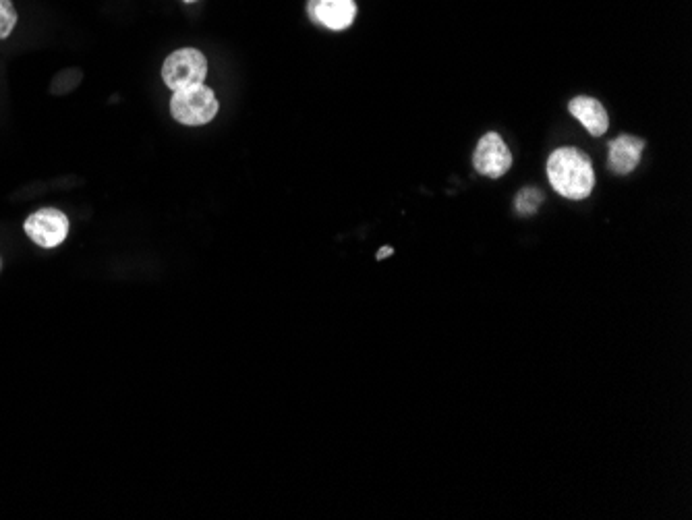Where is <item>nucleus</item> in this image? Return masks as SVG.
Wrapping results in <instances>:
<instances>
[{"instance_id": "nucleus-1", "label": "nucleus", "mask_w": 692, "mask_h": 520, "mask_svg": "<svg viewBox=\"0 0 692 520\" xmlns=\"http://www.w3.org/2000/svg\"><path fill=\"white\" fill-rule=\"evenodd\" d=\"M547 179L562 197L581 201L595 187L591 158L576 148H560L547 160Z\"/></svg>"}, {"instance_id": "nucleus-8", "label": "nucleus", "mask_w": 692, "mask_h": 520, "mask_svg": "<svg viewBox=\"0 0 692 520\" xmlns=\"http://www.w3.org/2000/svg\"><path fill=\"white\" fill-rule=\"evenodd\" d=\"M568 110H570L572 117L579 121L593 137L605 135V131H608V127H610L608 112H605L601 102H597L595 98H589V96L574 98L570 102Z\"/></svg>"}, {"instance_id": "nucleus-3", "label": "nucleus", "mask_w": 692, "mask_h": 520, "mask_svg": "<svg viewBox=\"0 0 692 520\" xmlns=\"http://www.w3.org/2000/svg\"><path fill=\"white\" fill-rule=\"evenodd\" d=\"M208 77L206 56L195 48H181L172 52L162 65V79L172 92L204 83Z\"/></svg>"}, {"instance_id": "nucleus-7", "label": "nucleus", "mask_w": 692, "mask_h": 520, "mask_svg": "<svg viewBox=\"0 0 692 520\" xmlns=\"http://www.w3.org/2000/svg\"><path fill=\"white\" fill-rule=\"evenodd\" d=\"M647 143L634 135H620L610 141V168L618 175H628L639 166Z\"/></svg>"}, {"instance_id": "nucleus-6", "label": "nucleus", "mask_w": 692, "mask_h": 520, "mask_svg": "<svg viewBox=\"0 0 692 520\" xmlns=\"http://www.w3.org/2000/svg\"><path fill=\"white\" fill-rule=\"evenodd\" d=\"M313 21H320L328 30L342 32L351 27L357 15L355 0H309Z\"/></svg>"}, {"instance_id": "nucleus-9", "label": "nucleus", "mask_w": 692, "mask_h": 520, "mask_svg": "<svg viewBox=\"0 0 692 520\" xmlns=\"http://www.w3.org/2000/svg\"><path fill=\"white\" fill-rule=\"evenodd\" d=\"M17 25V11L11 0H0V40L11 36Z\"/></svg>"}, {"instance_id": "nucleus-5", "label": "nucleus", "mask_w": 692, "mask_h": 520, "mask_svg": "<svg viewBox=\"0 0 692 520\" xmlns=\"http://www.w3.org/2000/svg\"><path fill=\"white\" fill-rule=\"evenodd\" d=\"M473 164L479 175L500 179L512 166V154L498 133H487L477 143Z\"/></svg>"}, {"instance_id": "nucleus-12", "label": "nucleus", "mask_w": 692, "mask_h": 520, "mask_svg": "<svg viewBox=\"0 0 692 520\" xmlns=\"http://www.w3.org/2000/svg\"><path fill=\"white\" fill-rule=\"evenodd\" d=\"M183 3H197V0H183Z\"/></svg>"}, {"instance_id": "nucleus-2", "label": "nucleus", "mask_w": 692, "mask_h": 520, "mask_svg": "<svg viewBox=\"0 0 692 520\" xmlns=\"http://www.w3.org/2000/svg\"><path fill=\"white\" fill-rule=\"evenodd\" d=\"M218 108L220 106L216 94L210 88H206L204 83L177 90L170 100L172 119L187 127L208 125L212 119H216Z\"/></svg>"}, {"instance_id": "nucleus-11", "label": "nucleus", "mask_w": 692, "mask_h": 520, "mask_svg": "<svg viewBox=\"0 0 692 520\" xmlns=\"http://www.w3.org/2000/svg\"><path fill=\"white\" fill-rule=\"evenodd\" d=\"M394 251H392V247H384V249H380L378 251V259H384V257H388V255H392Z\"/></svg>"}, {"instance_id": "nucleus-10", "label": "nucleus", "mask_w": 692, "mask_h": 520, "mask_svg": "<svg viewBox=\"0 0 692 520\" xmlns=\"http://www.w3.org/2000/svg\"><path fill=\"white\" fill-rule=\"evenodd\" d=\"M518 212H523V214H533L535 212V208L539 206V201H541V195L537 193V191H533V189H527V191H523L521 195H518Z\"/></svg>"}, {"instance_id": "nucleus-4", "label": "nucleus", "mask_w": 692, "mask_h": 520, "mask_svg": "<svg viewBox=\"0 0 692 520\" xmlns=\"http://www.w3.org/2000/svg\"><path fill=\"white\" fill-rule=\"evenodd\" d=\"M25 235L42 249H54L69 235V218L54 208L38 210L25 220Z\"/></svg>"}]
</instances>
